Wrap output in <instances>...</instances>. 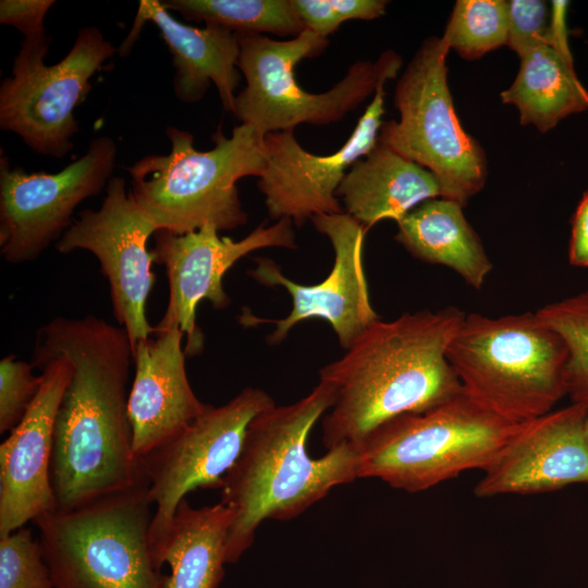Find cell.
Returning a JSON list of instances; mask_svg holds the SVG:
<instances>
[{
  "instance_id": "10",
  "label": "cell",
  "mask_w": 588,
  "mask_h": 588,
  "mask_svg": "<svg viewBox=\"0 0 588 588\" xmlns=\"http://www.w3.org/2000/svg\"><path fill=\"white\" fill-rule=\"evenodd\" d=\"M50 38L21 41L11 76L0 86V128L19 135L35 152L62 158L78 132L74 111L91 90L90 79L118 51L96 26H84L56 64L44 60Z\"/></svg>"
},
{
  "instance_id": "19",
  "label": "cell",
  "mask_w": 588,
  "mask_h": 588,
  "mask_svg": "<svg viewBox=\"0 0 588 588\" xmlns=\"http://www.w3.org/2000/svg\"><path fill=\"white\" fill-rule=\"evenodd\" d=\"M133 348L135 375L127 413L138 460L175 436L207 408L194 393L185 368L184 333L154 332Z\"/></svg>"
},
{
  "instance_id": "28",
  "label": "cell",
  "mask_w": 588,
  "mask_h": 588,
  "mask_svg": "<svg viewBox=\"0 0 588 588\" xmlns=\"http://www.w3.org/2000/svg\"><path fill=\"white\" fill-rule=\"evenodd\" d=\"M553 11L540 0L507 1L509 34L506 46L518 57L541 45L565 39L566 2L554 1Z\"/></svg>"
},
{
  "instance_id": "13",
  "label": "cell",
  "mask_w": 588,
  "mask_h": 588,
  "mask_svg": "<svg viewBox=\"0 0 588 588\" xmlns=\"http://www.w3.org/2000/svg\"><path fill=\"white\" fill-rule=\"evenodd\" d=\"M158 230L126 191L125 180L112 176L100 208L82 211L56 242L61 254L83 249L96 256L110 286L113 314L132 350L154 334L146 304L156 280L155 258L147 244Z\"/></svg>"
},
{
  "instance_id": "32",
  "label": "cell",
  "mask_w": 588,
  "mask_h": 588,
  "mask_svg": "<svg viewBox=\"0 0 588 588\" xmlns=\"http://www.w3.org/2000/svg\"><path fill=\"white\" fill-rule=\"evenodd\" d=\"M53 0H1L0 23L15 27L25 39L47 37L45 17Z\"/></svg>"
},
{
  "instance_id": "22",
  "label": "cell",
  "mask_w": 588,
  "mask_h": 588,
  "mask_svg": "<svg viewBox=\"0 0 588 588\" xmlns=\"http://www.w3.org/2000/svg\"><path fill=\"white\" fill-rule=\"evenodd\" d=\"M231 520V511L221 502L197 509L186 499L180 502L152 552L159 567H170L166 588H218L228 564Z\"/></svg>"
},
{
  "instance_id": "30",
  "label": "cell",
  "mask_w": 588,
  "mask_h": 588,
  "mask_svg": "<svg viewBox=\"0 0 588 588\" xmlns=\"http://www.w3.org/2000/svg\"><path fill=\"white\" fill-rule=\"evenodd\" d=\"M305 29L328 38L350 20L370 21L382 16L385 0H291Z\"/></svg>"
},
{
  "instance_id": "14",
  "label": "cell",
  "mask_w": 588,
  "mask_h": 588,
  "mask_svg": "<svg viewBox=\"0 0 588 588\" xmlns=\"http://www.w3.org/2000/svg\"><path fill=\"white\" fill-rule=\"evenodd\" d=\"M293 222L280 219L271 225L261 223L245 237L234 241L219 236L206 226L186 234L158 230L151 250L155 262L166 269L169 299L154 332L176 329L186 336V356L198 354L204 338L196 324L198 304L207 299L216 310L225 309L231 299L223 289L226 271L244 256L266 247H297Z\"/></svg>"
},
{
  "instance_id": "4",
  "label": "cell",
  "mask_w": 588,
  "mask_h": 588,
  "mask_svg": "<svg viewBox=\"0 0 588 588\" xmlns=\"http://www.w3.org/2000/svg\"><path fill=\"white\" fill-rule=\"evenodd\" d=\"M167 155H148L127 168L131 197L159 230L186 234L206 226L219 232L246 224L236 187L266 168L264 137L240 124L226 137L219 125L209 150L194 147L192 133L169 126Z\"/></svg>"
},
{
  "instance_id": "25",
  "label": "cell",
  "mask_w": 588,
  "mask_h": 588,
  "mask_svg": "<svg viewBox=\"0 0 588 588\" xmlns=\"http://www.w3.org/2000/svg\"><path fill=\"white\" fill-rule=\"evenodd\" d=\"M186 21L223 26L234 33L296 37L304 29L291 0H163Z\"/></svg>"
},
{
  "instance_id": "34",
  "label": "cell",
  "mask_w": 588,
  "mask_h": 588,
  "mask_svg": "<svg viewBox=\"0 0 588 588\" xmlns=\"http://www.w3.org/2000/svg\"><path fill=\"white\" fill-rule=\"evenodd\" d=\"M587 422H588V413H587Z\"/></svg>"
},
{
  "instance_id": "27",
  "label": "cell",
  "mask_w": 588,
  "mask_h": 588,
  "mask_svg": "<svg viewBox=\"0 0 588 588\" xmlns=\"http://www.w3.org/2000/svg\"><path fill=\"white\" fill-rule=\"evenodd\" d=\"M507 34V1L458 0L442 37L460 57L476 60L506 45Z\"/></svg>"
},
{
  "instance_id": "6",
  "label": "cell",
  "mask_w": 588,
  "mask_h": 588,
  "mask_svg": "<svg viewBox=\"0 0 588 588\" xmlns=\"http://www.w3.org/2000/svg\"><path fill=\"white\" fill-rule=\"evenodd\" d=\"M152 517L145 477L127 489L37 517L53 588H166L151 549Z\"/></svg>"
},
{
  "instance_id": "17",
  "label": "cell",
  "mask_w": 588,
  "mask_h": 588,
  "mask_svg": "<svg viewBox=\"0 0 588 588\" xmlns=\"http://www.w3.org/2000/svg\"><path fill=\"white\" fill-rule=\"evenodd\" d=\"M587 413L571 403L522 422L482 470L475 495L535 494L588 485Z\"/></svg>"
},
{
  "instance_id": "8",
  "label": "cell",
  "mask_w": 588,
  "mask_h": 588,
  "mask_svg": "<svg viewBox=\"0 0 588 588\" xmlns=\"http://www.w3.org/2000/svg\"><path fill=\"white\" fill-rule=\"evenodd\" d=\"M237 68L246 85L236 94L233 114L265 137L268 133L294 131L302 123L327 125L359 107L380 85L395 78L402 58L383 51L376 61L352 64L331 89L314 94L303 89L295 68L304 59L321 54L329 40L304 29L290 40H274L261 34L236 33Z\"/></svg>"
},
{
  "instance_id": "5",
  "label": "cell",
  "mask_w": 588,
  "mask_h": 588,
  "mask_svg": "<svg viewBox=\"0 0 588 588\" xmlns=\"http://www.w3.org/2000/svg\"><path fill=\"white\" fill-rule=\"evenodd\" d=\"M446 358L468 395L512 422L540 417L566 396V345L536 313L465 316Z\"/></svg>"
},
{
  "instance_id": "18",
  "label": "cell",
  "mask_w": 588,
  "mask_h": 588,
  "mask_svg": "<svg viewBox=\"0 0 588 588\" xmlns=\"http://www.w3.org/2000/svg\"><path fill=\"white\" fill-rule=\"evenodd\" d=\"M34 367L41 370L40 389L0 445V536L57 509L51 482L54 424L73 365L58 355Z\"/></svg>"
},
{
  "instance_id": "21",
  "label": "cell",
  "mask_w": 588,
  "mask_h": 588,
  "mask_svg": "<svg viewBox=\"0 0 588 588\" xmlns=\"http://www.w3.org/2000/svg\"><path fill=\"white\" fill-rule=\"evenodd\" d=\"M440 196L430 171L379 142L351 167L336 191L344 212L367 231L384 219L397 223L422 201Z\"/></svg>"
},
{
  "instance_id": "9",
  "label": "cell",
  "mask_w": 588,
  "mask_h": 588,
  "mask_svg": "<svg viewBox=\"0 0 588 588\" xmlns=\"http://www.w3.org/2000/svg\"><path fill=\"white\" fill-rule=\"evenodd\" d=\"M449 51L443 37L424 40L395 87L400 120L383 122L378 142L430 171L440 197L464 207L485 186L487 158L455 113L448 85Z\"/></svg>"
},
{
  "instance_id": "3",
  "label": "cell",
  "mask_w": 588,
  "mask_h": 588,
  "mask_svg": "<svg viewBox=\"0 0 588 588\" xmlns=\"http://www.w3.org/2000/svg\"><path fill=\"white\" fill-rule=\"evenodd\" d=\"M333 393L323 382L290 405L275 404L248 425L241 453L221 486V503L232 514L226 562L235 563L252 546L265 519L290 520L336 486L358 478L359 453L342 444L314 458L307 440L330 409Z\"/></svg>"
},
{
  "instance_id": "2",
  "label": "cell",
  "mask_w": 588,
  "mask_h": 588,
  "mask_svg": "<svg viewBox=\"0 0 588 588\" xmlns=\"http://www.w3.org/2000/svg\"><path fill=\"white\" fill-rule=\"evenodd\" d=\"M465 314L455 307L405 313L367 327L319 371L333 393L322 419L327 450L358 445L381 424L431 409L463 391L446 358Z\"/></svg>"
},
{
  "instance_id": "20",
  "label": "cell",
  "mask_w": 588,
  "mask_h": 588,
  "mask_svg": "<svg viewBox=\"0 0 588 588\" xmlns=\"http://www.w3.org/2000/svg\"><path fill=\"white\" fill-rule=\"evenodd\" d=\"M146 22L157 26L172 56L176 98L184 103L198 102L213 83L224 110L233 113L235 90L241 82L236 33L216 24L203 28L184 24L161 1L142 0L133 27L120 46L122 56L131 51Z\"/></svg>"
},
{
  "instance_id": "16",
  "label": "cell",
  "mask_w": 588,
  "mask_h": 588,
  "mask_svg": "<svg viewBox=\"0 0 588 588\" xmlns=\"http://www.w3.org/2000/svg\"><path fill=\"white\" fill-rule=\"evenodd\" d=\"M384 85L359 118L344 145L331 155H314L296 140L293 131L264 137L266 168L257 186L273 220L290 219L301 226L316 216L344 212L336 191L351 167L377 144L384 114Z\"/></svg>"
},
{
  "instance_id": "11",
  "label": "cell",
  "mask_w": 588,
  "mask_h": 588,
  "mask_svg": "<svg viewBox=\"0 0 588 588\" xmlns=\"http://www.w3.org/2000/svg\"><path fill=\"white\" fill-rule=\"evenodd\" d=\"M272 405L266 391L245 388L224 405H208L193 422L139 458L154 505L152 552L187 493L221 488L241 453L248 425Z\"/></svg>"
},
{
  "instance_id": "15",
  "label": "cell",
  "mask_w": 588,
  "mask_h": 588,
  "mask_svg": "<svg viewBox=\"0 0 588 588\" xmlns=\"http://www.w3.org/2000/svg\"><path fill=\"white\" fill-rule=\"evenodd\" d=\"M311 221L332 245L334 260L330 273L319 283L305 285L284 275L273 260L255 259L256 266L249 270V275L260 284L286 289L292 308L285 318L279 320L258 319L247 314L242 317V322L274 323L275 329L267 341L277 344L296 323L322 319L330 323L341 347L347 350L367 327L379 319L370 302L364 267L367 230L345 212L316 216Z\"/></svg>"
},
{
  "instance_id": "33",
  "label": "cell",
  "mask_w": 588,
  "mask_h": 588,
  "mask_svg": "<svg viewBox=\"0 0 588 588\" xmlns=\"http://www.w3.org/2000/svg\"><path fill=\"white\" fill-rule=\"evenodd\" d=\"M568 261L574 267L588 268V191L573 216Z\"/></svg>"
},
{
  "instance_id": "29",
  "label": "cell",
  "mask_w": 588,
  "mask_h": 588,
  "mask_svg": "<svg viewBox=\"0 0 588 588\" xmlns=\"http://www.w3.org/2000/svg\"><path fill=\"white\" fill-rule=\"evenodd\" d=\"M0 588H53L39 539L27 528L0 536Z\"/></svg>"
},
{
  "instance_id": "26",
  "label": "cell",
  "mask_w": 588,
  "mask_h": 588,
  "mask_svg": "<svg viewBox=\"0 0 588 588\" xmlns=\"http://www.w3.org/2000/svg\"><path fill=\"white\" fill-rule=\"evenodd\" d=\"M536 314L566 345V396L588 408V291L547 304Z\"/></svg>"
},
{
  "instance_id": "31",
  "label": "cell",
  "mask_w": 588,
  "mask_h": 588,
  "mask_svg": "<svg viewBox=\"0 0 588 588\" xmlns=\"http://www.w3.org/2000/svg\"><path fill=\"white\" fill-rule=\"evenodd\" d=\"M32 363L17 359L14 354L0 362V433L14 429L34 402L42 376L35 375Z\"/></svg>"
},
{
  "instance_id": "1",
  "label": "cell",
  "mask_w": 588,
  "mask_h": 588,
  "mask_svg": "<svg viewBox=\"0 0 588 588\" xmlns=\"http://www.w3.org/2000/svg\"><path fill=\"white\" fill-rule=\"evenodd\" d=\"M58 355L73 365L51 461L57 509L64 510L133 487L145 476L127 413L133 350L126 331L93 315L54 317L38 329L30 363Z\"/></svg>"
},
{
  "instance_id": "7",
  "label": "cell",
  "mask_w": 588,
  "mask_h": 588,
  "mask_svg": "<svg viewBox=\"0 0 588 588\" xmlns=\"http://www.w3.org/2000/svg\"><path fill=\"white\" fill-rule=\"evenodd\" d=\"M519 426L463 390L431 409L397 416L369 432L357 445L358 478L425 491L464 471L486 469Z\"/></svg>"
},
{
  "instance_id": "24",
  "label": "cell",
  "mask_w": 588,
  "mask_h": 588,
  "mask_svg": "<svg viewBox=\"0 0 588 588\" xmlns=\"http://www.w3.org/2000/svg\"><path fill=\"white\" fill-rule=\"evenodd\" d=\"M519 59L517 76L501 98L518 109L520 124L547 132L588 110V90L575 74L566 40L541 45Z\"/></svg>"
},
{
  "instance_id": "12",
  "label": "cell",
  "mask_w": 588,
  "mask_h": 588,
  "mask_svg": "<svg viewBox=\"0 0 588 588\" xmlns=\"http://www.w3.org/2000/svg\"><path fill=\"white\" fill-rule=\"evenodd\" d=\"M117 144L94 138L86 152L57 173L11 167L0 156V253L10 264L35 260L72 224L75 208L112 177Z\"/></svg>"
},
{
  "instance_id": "23",
  "label": "cell",
  "mask_w": 588,
  "mask_h": 588,
  "mask_svg": "<svg viewBox=\"0 0 588 588\" xmlns=\"http://www.w3.org/2000/svg\"><path fill=\"white\" fill-rule=\"evenodd\" d=\"M395 240L414 257L454 270L476 290L492 270L463 206L451 199L432 198L419 204L397 222Z\"/></svg>"
}]
</instances>
